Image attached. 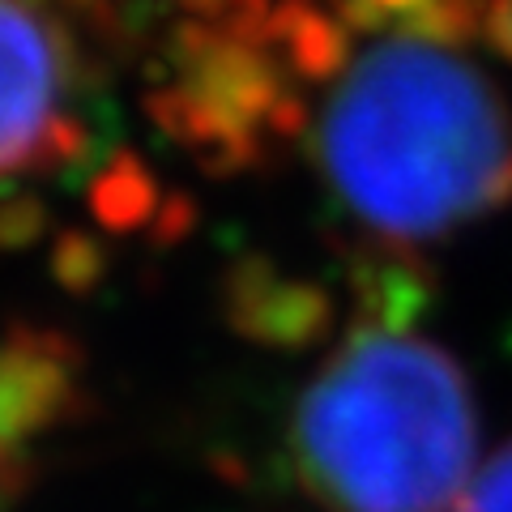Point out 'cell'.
I'll use <instances>...</instances> for the list:
<instances>
[{
  "instance_id": "6da1fadb",
  "label": "cell",
  "mask_w": 512,
  "mask_h": 512,
  "mask_svg": "<svg viewBox=\"0 0 512 512\" xmlns=\"http://www.w3.org/2000/svg\"><path fill=\"white\" fill-rule=\"evenodd\" d=\"M303 137L333 205L389 252L512 205V99L466 43L419 26L355 30Z\"/></svg>"
},
{
  "instance_id": "7a4b0ae2",
  "label": "cell",
  "mask_w": 512,
  "mask_h": 512,
  "mask_svg": "<svg viewBox=\"0 0 512 512\" xmlns=\"http://www.w3.org/2000/svg\"><path fill=\"white\" fill-rule=\"evenodd\" d=\"M410 278L376 274L291 414V466L325 512H453L478 453L461 359L410 325Z\"/></svg>"
},
{
  "instance_id": "3957f363",
  "label": "cell",
  "mask_w": 512,
  "mask_h": 512,
  "mask_svg": "<svg viewBox=\"0 0 512 512\" xmlns=\"http://www.w3.org/2000/svg\"><path fill=\"white\" fill-rule=\"evenodd\" d=\"M94 43L73 0H0V197L90 154Z\"/></svg>"
},
{
  "instance_id": "277c9868",
  "label": "cell",
  "mask_w": 512,
  "mask_h": 512,
  "mask_svg": "<svg viewBox=\"0 0 512 512\" xmlns=\"http://www.w3.org/2000/svg\"><path fill=\"white\" fill-rule=\"evenodd\" d=\"M86 402V359L64 329L13 320L0 329V512L35 483L39 453Z\"/></svg>"
},
{
  "instance_id": "5b68a950",
  "label": "cell",
  "mask_w": 512,
  "mask_h": 512,
  "mask_svg": "<svg viewBox=\"0 0 512 512\" xmlns=\"http://www.w3.org/2000/svg\"><path fill=\"white\" fill-rule=\"evenodd\" d=\"M86 13V22L99 30V39H124L133 35V26L158 22V39L180 22H214L231 18V13L261 9L269 0H77Z\"/></svg>"
},
{
  "instance_id": "8992f818",
  "label": "cell",
  "mask_w": 512,
  "mask_h": 512,
  "mask_svg": "<svg viewBox=\"0 0 512 512\" xmlns=\"http://www.w3.org/2000/svg\"><path fill=\"white\" fill-rule=\"evenodd\" d=\"M338 9V18L355 30H380V26H419L431 35H444L448 0H320Z\"/></svg>"
},
{
  "instance_id": "52a82bcc",
  "label": "cell",
  "mask_w": 512,
  "mask_h": 512,
  "mask_svg": "<svg viewBox=\"0 0 512 512\" xmlns=\"http://www.w3.org/2000/svg\"><path fill=\"white\" fill-rule=\"evenodd\" d=\"M444 39L487 43L495 52L512 56V0H448Z\"/></svg>"
},
{
  "instance_id": "ba28073f",
  "label": "cell",
  "mask_w": 512,
  "mask_h": 512,
  "mask_svg": "<svg viewBox=\"0 0 512 512\" xmlns=\"http://www.w3.org/2000/svg\"><path fill=\"white\" fill-rule=\"evenodd\" d=\"M453 512H512V440L470 478Z\"/></svg>"
}]
</instances>
